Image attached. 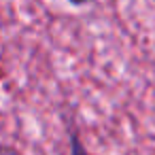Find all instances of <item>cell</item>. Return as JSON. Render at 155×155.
Masks as SVG:
<instances>
[{"mask_svg":"<svg viewBox=\"0 0 155 155\" xmlns=\"http://www.w3.org/2000/svg\"><path fill=\"white\" fill-rule=\"evenodd\" d=\"M70 155H89L85 151V147L81 144V140H79V136L74 134L72 127H70Z\"/></svg>","mask_w":155,"mask_h":155,"instance_id":"6da1fadb","label":"cell"},{"mask_svg":"<svg viewBox=\"0 0 155 155\" xmlns=\"http://www.w3.org/2000/svg\"><path fill=\"white\" fill-rule=\"evenodd\" d=\"M0 155H19V151L13 147H7V144H0Z\"/></svg>","mask_w":155,"mask_h":155,"instance_id":"7a4b0ae2","label":"cell"},{"mask_svg":"<svg viewBox=\"0 0 155 155\" xmlns=\"http://www.w3.org/2000/svg\"><path fill=\"white\" fill-rule=\"evenodd\" d=\"M70 5H74V7H83V5H87V2H91V0H68Z\"/></svg>","mask_w":155,"mask_h":155,"instance_id":"3957f363","label":"cell"}]
</instances>
